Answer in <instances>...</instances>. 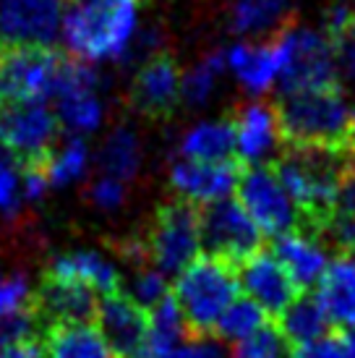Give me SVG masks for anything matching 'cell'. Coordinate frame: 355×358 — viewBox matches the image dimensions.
<instances>
[{
	"instance_id": "obj_1",
	"label": "cell",
	"mask_w": 355,
	"mask_h": 358,
	"mask_svg": "<svg viewBox=\"0 0 355 358\" xmlns=\"http://www.w3.org/2000/svg\"><path fill=\"white\" fill-rule=\"evenodd\" d=\"M138 0H66L63 40L73 58L120 60L136 37Z\"/></svg>"
},
{
	"instance_id": "obj_2",
	"label": "cell",
	"mask_w": 355,
	"mask_h": 358,
	"mask_svg": "<svg viewBox=\"0 0 355 358\" xmlns=\"http://www.w3.org/2000/svg\"><path fill=\"white\" fill-rule=\"evenodd\" d=\"M350 162L340 147H293L277 159L275 173L296 207L324 225L337 209Z\"/></svg>"
},
{
	"instance_id": "obj_3",
	"label": "cell",
	"mask_w": 355,
	"mask_h": 358,
	"mask_svg": "<svg viewBox=\"0 0 355 358\" xmlns=\"http://www.w3.org/2000/svg\"><path fill=\"white\" fill-rule=\"evenodd\" d=\"M238 272L233 264L215 257H198L191 262L173 285L180 314L186 319L191 338H209L230 303L238 299Z\"/></svg>"
},
{
	"instance_id": "obj_4",
	"label": "cell",
	"mask_w": 355,
	"mask_h": 358,
	"mask_svg": "<svg viewBox=\"0 0 355 358\" xmlns=\"http://www.w3.org/2000/svg\"><path fill=\"white\" fill-rule=\"evenodd\" d=\"M350 110L337 87L285 94L277 105L280 134L293 147H342L350 129Z\"/></svg>"
},
{
	"instance_id": "obj_5",
	"label": "cell",
	"mask_w": 355,
	"mask_h": 358,
	"mask_svg": "<svg viewBox=\"0 0 355 358\" xmlns=\"http://www.w3.org/2000/svg\"><path fill=\"white\" fill-rule=\"evenodd\" d=\"M275 37L282 55V73L277 84L282 97L300 92L335 90L340 84L335 66V42L321 29L285 27Z\"/></svg>"
},
{
	"instance_id": "obj_6",
	"label": "cell",
	"mask_w": 355,
	"mask_h": 358,
	"mask_svg": "<svg viewBox=\"0 0 355 358\" xmlns=\"http://www.w3.org/2000/svg\"><path fill=\"white\" fill-rule=\"evenodd\" d=\"M60 120L45 102H0V152L16 170L48 168Z\"/></svg>"
},
{
	"instance_id": "obj_7",
	"label": "cell",
	"mask_w": 355,
	"mask_h": 358,
	"mask_svg": "<svg viewBox=\"0 0 355 358\" xmlns=\"http://www.w3.org/2000/svg\"><path fill=\"white\" fill-rule=\"evenodd\" d=\"M63 52L0 40V102H45L55 94Z\"/></svg>"
},
{
	"instance_id": "obj_8",
	"label": "cell",
	"mask_w": 355,
	"mask_h": 358,
	"mask_svg": "<svg viewBox=\"0 0 355 358\" xmlns=\"http://www.w3.org/2000/svg\"><path fill=\"white\" fill-rule=\"evenodd\" d=\"M144 241L154 269H159L165 278L180 275L191 262H196L201 251V212L178 196L165 201L154 212Z\"/></svg>"
},
{
	"instance_id": "obj_9",
	"label": "cell",
	"mask_w": 355,
	"mask_h": 358,
	"mask_svg": "<svg viewBox=\"0 0 355 358\" xmlns=\"http://www.w3.org/2000/svg\"><path fill=\"white\" fill-rule=\"evenodd\" d=\"M238 201L248 212V217L256 222L261 236L280 238L298 228L300 209L290 199L285 186L280 183L275 168H248L238 180Z\"/></svg>"
},
{
	"instance_id": "obj_10",
	"label": "cell",
	"mask_w": 355,
	"mask_h": 358,
	"mask_svg": "<svg viewBox=\"0 0 355 358\" xmlns=\"http://www.w3.org/2000/svg\"><path fill=\"white\" fill-rule=\"evenodd\" d=\"M261 230L240 207V201L227 199L201 209V246L209 257L227 264H243L261 251Z\"/></svg>"
},
{
	"instance_id": "obj_11",
	"label": "cell",
	"mask_w": 355,
	"mask_h": 358,
	"mask_svg": "<svg viewBox=\"0 0 355 358\" xmlns=\"http://www.w3.org/2000/svg\"><path fill=\"white\" fill-rule=\"evenodd\" d=\"M29 303L40 319L42 332L55 324H94L97 322V290L76 280L42 275L37 290H31Z\"/></svg>"
},
{
	"instance_id": "obj_12",
	"label": "cell",
	"mask_w": 355,
	"mask_h": 358,
	"mask_svg": "<svg viewBox=\"0 0 355 358\" xmlns=\"http://www.w3.org/2000/svg\"><path fill=\"white\" fill-rule=\"evenodd\" d=\"M240 168L236 159L230 162H196V159H175L170 168V189L178 199L194 207H212L227 201L238 191Z\"/></svg>"
},
{
	"instance_id": "obj_13",
	"label": "cell",
	"mask_w": 355,
	"mask_h": 358,
	"mask_svg": "<svg viewBox=\"0 0 355 358\" xmlns=\"http://www.w3.org/2000/svg\"><path fill=\"white\" fill-rule=\"evenodd\" d=\"M94 327L113 358H136L149 343V311L136 306L123 290H118L102 296Z\"/></svg>"
},
{
	"instance_id": "obj_14",
	"label": "cell",
	"mask_w": 355,
	"mask_h": 358,
	"mask_svg": "<svg viewBox=\"0 0 355 358\" xmlns=\"http://www.w3.org/2000/svg\"><path fill=\"white\" fill-rule=\"evenodd\" d=\"M180 79L183 73L173 55L159 52L152 60H147L131 81L129 100L133 110L152 120L170 118L180 102Z\"/></svg>"
},
{
	"instance_id": "obj_15",
	"label": "cell",
	"mask_w": 355,
	"mask_h": 358,
	"mask_svg": "<svg viewBox=\"0 0 355 358\" xmlns=\"http://www.w3.org/2000/svg\"><path fill=\"white\" fill-rule=\"evenodd\" d=\"M66 0H0V40L52 48Z\"/></svg>"
},
{
	"instance_id": "obj_16",
	"label": "cell",
	"mask_w": 355,
	"mask_h": 358,
	"mask_svg": "<svg viewBox=\"0 0 355 358\" xmlns=\"http://www.w3.org/2000/svg\"><path fill=\"white\" fill-rule=\"evenodd\" d=\"M238 285L266 317H280L300 293L272 251H259L246 259L238 267Z\"/></svg>"
},
{
	"instance_id": "obj_17",
	"label": "cell",
	"mask_w": 355,
	"mask_h": 358,
	"mask_svg": "<svg viewBox=\"0 0 355 358\" xmlns=\"http://www.w3.org/2000/svg\"><path fill=\"white\" fill-rule=\"evenodd\" d=\"M236 126V155L248 168H261L280 150V120L277 108L261 100L243 102L233 118Z\"/></svg>"
},
{
	"instance_id": "obj_18",
	"label": "cell",
	"mask_w": 355,
	"mask_h": 358,
	"mask_svg": "<svg viewBox=\"0 0 355 358\" xmlns=\"http://www.w3.org/2000/svg\"><path fill=\"white\" fill-rule=\"evenodd\" d=\"M227 71L238 79L248 97H261L280 84L282 55L277 37L261 42L238 40L227 48Z\"/></svg>"
},
{
	"instance_id": "obj_19",
	"label": "cell",
	"mask_w": 355,
	"mask_h": 358,
	"mask_svg": "<svg viewBox=\"0 0 355 358\" xmlns=\"http://www.w3.org/2000/svg\"><path fill=\"white\" fill-rule=\"evenodd\" d=\"M272 254L282 264L287 278L296 282L298 290L319 288V282H321L326 267L332 262V257H329V251H326L321 241L298 228L275 238Z\"/></svg>"
},
{
	"instance_id": "obj_20",
	"label": "cell",
	"mask_w": 355,
	"mask_h": 358,
	"mask_svg": "<svg viewBox=\"0 0 355 358\" xmlns=\"http://www.w3.org/2000/svg\"><path fill=\"white\" fill-rule=\"evenodd\" d=\"M316 301L337 327H355V251L337 254L316 288Z\"/></svg>"
},
{
	"instance_id": "obj_21",
	"label": "cell",
	"mask_w": 355,
	"mask_h": 358,
	"mask_svg": "<svg viewBox=\"0 0 355 358\" xmlns=\"http://www.w3.org/2000/svg\"><path fill=\"white\" fill-rule=\"evenodd\" d=\"M45 275L60 280H76L84 282L89 288H94L99 296H110L120 290V275L115 264H110L105 257H99L94 251H71V254H60L50 262Z\"/></svg>"
},
{
	"instance_id": "obj_22",
	"label": "cell",
	"mask_w": 355,
	"mask_h": 358,
	"mask_svg": "<svg viewBox=\"0 0 355 358\" xmlns=\"http://www.w3.org/2000/svg\"><path fill=\"white\" fill-rule=\"evenodd\" d=\"M290 0H233L230 6V29L240 40L275 37L287 27Z\"/></svg>"
},
{
	"instance_id": "obj_23",
	"label": "cell",
	"mask_w": 355,
	"mask_h": 358,
	"mask_svg": "<svg viewBox=\"0 0 355 358\" xmlns=\"http://www.w3.org/2000/svg\"><path fill=\"white\" fill-rule=\"evenodd\" d=\"M180 157L196 162H230L236 157V126L227 118L198 120L183 134Z\"/></svg>"
},
{
	"instance_id": "obj_24",
	"label": "cell",
	"mask_w": 355,
	"mask_h": 358,
	"mask_svg": "<svg viewBox=\"0 0 355 358\" xmlns=\"http://www.w3.org/2000/svg\"><path fill=\"white\" fill-rule=\"evenodd\" d=\"M329 329H332V322L324 314L321 303L316 301V296H298L280 314V332L293 350L329 338Z\"/></svg>"
},
{
	"instance_id": "obj_25",
	"label": "cell",
	"mask_w": 355,
	"mask_h": 358,
	"mask_svg": "<svg viewBox=\"0 0 355 358\" xmlns=\"http://www.w3.org/2000/svg\"><path fill=\"white\" fill-rule=\"evenodd\" d=\"M50 358H113L94 324H55L45 329Z\"/></svg>"
},
{
	"instance_id": "obj_26",
	"label": "cell",
	"mask_w": 355,
	"mask_h": 358,
	"mask_svg": "<svg viewBox=\"0 0 355 358\" xmlns=\"http://www.w3.org/2000/svg\"><path fill=\"white\" fill-rule=\"evenodd\" d=\"M227 73V48H215L198 60L191 71L180 79V102L188 108H204L212 94L217 92V84Z\"/></svg>"
},
{
	"instance_id": "obj_27",
	"label": "cell",
	"mask_w": 355,
	"mask_h": 358,
	"mask_svg": "<svg viewBox=\"0 0 355 358\" xmlns=\"http://www.w3.org/2000/svg\"><path fill=\"white\" fill-rule=\"evenodd\" d=\"M99 165L108 178H115L120 183L136 178L138 168H141V141L133 134V129L118 126L110 134L99 152Z\"/></svg>"
},
{
	"instance_id": "obj_28",
	"label": "cell",
	"mask_w": 355,
	"mask_h": 358,
	"mask_svg": "<svg viewBox=\"0 0 355 358\" xmlns=\"http://www.w3.org/2000/svg\"><path fill=\"white\" fill-rule=\"evenodd\" d=\"M266 319L269 317H266L264 311L251 299L243 296V299L233 301L230 308L222 314V319H219L217 327H215V335H217L219 343H233V345H238V343H243L251 335H256L259 329H264Z\"/></svg>"
},
{
	"instance_id": "obj_29",
	"label": "cell",
	"mask_w": 355,
	"mask_h": 358,
	"mask_svg": "<svg viewBox=\"0 0 355 358\" xmlns=\"http://www.w3.org/2000/svg\"><path fill=\"white\" fill-rule=\"evenodd\" d=\"M58 120L66 131L73 134H89L102 120V105L94 92H73V94H58Z\"/></svg>"
},
{
	"instance_id": "obj_30",
	"label": "cell",
	"mask_w": 355,
	"mask_h": 358,
	"mask_svg": "<svg viewBox=\"0 0 355 358\" xmlns=\"http://www.w3.org/2000/svg\"><path fill=\"white\" fill-rule=\"evenodd\" d=\"M87 162H89V150L81 136H71L63 150H55L52 157H50L48 165V178L50 186H68L73 180H79L84 173H87Z\"/></svg>"
},
{
	"instance_id": "obj_31",
	"label": "cell",
	"mask_w": 355,
	"mask_h": 358,
	"mask_svg": "<svg viewBox=\"0 0 355 358\" xmlns=\"http://www.w3.org/2000/svg\"><path fill=\"white\" fill-rule=\"evenodd\" d=\"M290 343L282 338L280 327L266 324L264 329H259L256 335L246 338L243 343H238L230 358H290Z\"/></svg>"
},
{
	"instance_id": "obj_32",
	"label": "cell",
	"mask_w": 355,
	"mask_h": 358,
	"mask_svg": "<svg viewBox=\"0 0 355 358\" xmlns=\"http://www.w3.org/2000/svg\"><path fill=\"white\" fill-rule=\"evenodd\" d=\"M37 332H42V324L31 303L16 308L6 317H0V350L19 345V343H29V340H34Z\"/></svg>"
},
{
	"instance_id": "obj_33",
	"label": "cell",
	"mask_w": 355,
	"mask_h": 358,
	"mask_svg": "<svg viewBox=\"0 0 355 358\" xmlns=\"http://www.w3.org/2000/svg\"><path fill=\"white\" fill-rule=\"evenodd\" d=\"M136 306H141L144 311H152L162 299L170 296L168 278L159 269H138V275L131 280V288L123 290Z\"/></svg>"
},
{
	"instance_id": "obj_34",
	"label": "cell",
	"mask_w": 355,
	"mask_h": 358,
	"mask_svg": "<svg viewBox=\"0 0 355 358\" xmlns=\"http://www.w3.org/2000/svg\"><path fill=\"white\" fill-rule=\"evenodd\" d=\"M147 358H230V353L215 338H186L168 353H152L147 348Z\"/></svg>"
},
{
	"instance_id": "obj_35",
	"label": "cell",
	"mask_w": 355,
	"mask_h": 358,
	"mask_svg": "<svg viewBox=\"0 0 355 358\" xmlns=\"http://www.w3.org/2000/svg\"><path fill=\"white\" fill-rule=\"evenodd\" d=\"M21 176L8 157L0 162V212L16 215L21 209Z\"/></svg>"
},
{
	"instance_id": "obj_36",
	"label": "cell",
	"mask_w": 355,
	"mask_h": 358,
	"mask_svg": "<svg viewBox=\"0 0 355 358\" xmlns=\"http://www.w3.org/2000/svg\"><path fill=\"white\" fill-rule=\"evenodd\" d=\"M332 42L342 40L347 34H355L353 27V10L347 0H332L324 10V29H321Z\"/></svg>"
},
{
	"instance_id": "obj_37",
	"label": "cell",
	"mask_w": 355,
	"mask_h": 358,
	"mask_svg": "<svg viewBox=\"0 0 355 358\" xmlns=\"http://www.w3.org/2000/svg\"><path fill=\"white\" fill-rule=\"evenodd\" d=\"M326 236L329 241L342 249V254L347 251H355V215L353 212H342V209H335L329 220L324 222Z\"/></svg>"
},
{
	"instance_id": "obj_38",
	"label": "cell",
	"mask_w": 355,
	"mask_h": 358,
	"mask_svg": "<svg viewBox=\"0 0 355 358\" xmlns=\"http://www.w3.org/2000/svg\"><path fill=\"white\" fill-rule=\"evenodd\" d=\"M129 196V189H126V183H120L115 178H99L92 183V189H89V199L92 204L99 209H118L123 201Z\"/></svg>"
},
{
	"instance_id": "obj_39",
	"label": "cell",
	"mask_w": 355,
	"mask_h": 358,
	"mask_svg": "<svg viewBox=\"0 0 355 358\" xmlns=\"http://www.w3.org/2000/svg\"><path fill=\"white\" fill-rule=\"evenodd\" d=\"M29 299H31V290L21 275L6 280V282H0V317H6L10 311L27 306Z\"/></svg>"
},
{
	"instance_id": "obj_40",
	"label": "cell",
	"mask_w": 355,
	"mask_h": 358,
	"mask_svg": "<svg viewBox=\"0 0 355 358\" xmlns=\"http://www.w3.org/2000/svg\"><path fill=\"white\" fill-rule=\"evenodd\" d=\"M290 358H355V353H350V350L342 345L340 335H337V338L329 335V338L319 340V343H314V345L293 350V356Z\"/></svg>"
},
{
	"instance_id": "obj_41",
	"label": "cell",
	"mask_w": 355,
	"mask_h": 358,
	"mask_svg": "<svg viewBox=\"0 0 355 358\" xmlns=\"http://www.w3.org/2000/svg\"><path fill=\"white\" fill-rule=\"evenodd\" d=\"M335 66L337 79L355 84V34H347L335 42Z\"/></svg>"
},
{
	"instance_id": "obj_42",
	"label": "cell",
	"mask_w": 355,
	"mask_h": 358,
	"mask_svg": "<svg viewBox=\"0 0 355 358\" xmlns=\"http://www.w3.org/2000/svg\"><path fill=\"white\" fill-rule=\"evenodd\" d=\"M0 358H45V348L37 340H29V343H19V345L0 350Z\"/></svg>"
},
{
	"instance_id": "obj_43",
	"label": "cell",
	"mask_w": 355,
	"mask_h": 358,
	"mask_svg": "<svg viewBox=\"0 0 355 358\" xmlns=\"http://www.w3.org/2000/svg\"><path fill=\"white\" fill-rule=\"evenodd\" d=\"M337 209L355 215V162H350V170H347V178L345 186H342V194H340V201H337Z\"/></svg>"
},
{
	"instance_id": "obj_44",
	"label": "cell",
	"mask_w": 355,
	"mask_h": 358,
	"mask_svg": "<svg viewBox=\"0 0 355 358\" xmlns=\"http://www.w3.org/2000/svg\"><path fill=\"white\" fill-rule=\"evenodd\" d=\"M347 141L355 147V108L350 110V129H347Z\"/></svg>"
},
{
	"instance_id": "obj_45",
	"label": "cell",
	"mask_w": 355,
	"mask_h": 358,
	"mask_svg": "<svg viewBox=\"0 0 355 358\" xmlns=\"http://www.w3.org/2000/svg\"><path fill=\"white\" fill-rule=\"evenodd\" d=\"M350 3V10H353V27H355V0H347Z\"/></svg>"
},
{
	"instance_id": "obj_46",
	"label": "cell",
	"mask_w": 355,
	"mask_h": 358,
	"mask_svg": "<svg viewBox=\"0 0 355 358\" xmlns=\"http://www.w3.org/2000/svg\"><path fill=\"white\" fill-rule=\"evenodd\" d=\"M3 159H6V155H3V152H0V162H3Z\"/></svg>"
}]
</instances>
